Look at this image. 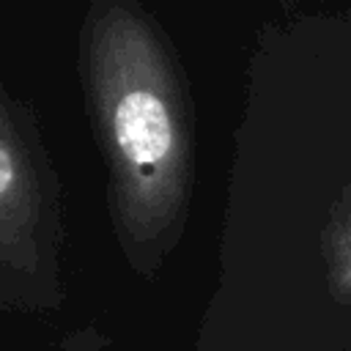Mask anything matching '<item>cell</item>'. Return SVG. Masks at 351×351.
Instances as JSON below:
<instances>
[{"label": "cell", "mask_w": 351, "mask_h": 351, "mask_svg": "<svg viewBox=\"0 0 351 351\" xmlns=\"http://www.w3.org/2000/svg\"><path fill=\"white\" fill-rule=\"evenodd\" d=\"M77 80L115 247L154 280L181 239L192 186V107L162 19L140 0H93L77 30Z\"/></svg>", "instance_id": "obj_1"}, {"label": "cell", "mask_w": 351, "mask_h": 351, "mask_svg": "<svg viewBox=\"0 0 351 351\" xmlns=\"http://www.w3.org/2000/svg\"><path fill=\"white\" fill-rule=\"evenodd\" d=\"M66 241L63 186L38 115L0 77V313L63 310Z\"/></svg>", "instance_id": "obj_2"}]
</instances>
